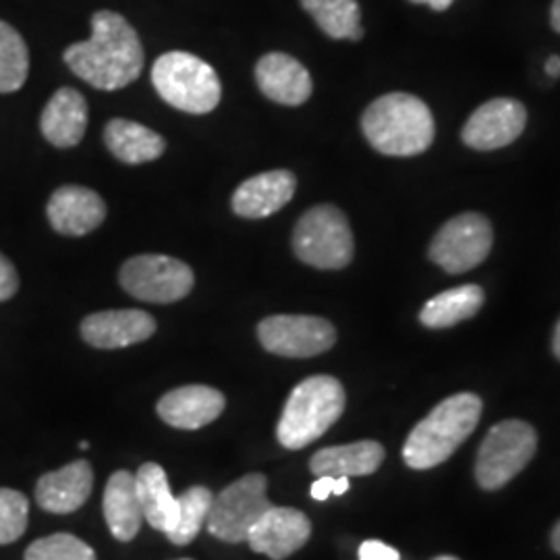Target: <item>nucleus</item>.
Masks as SVG:
<instances>
[{
	"label": "nucleus",
	"instance_id": "f257e3e1",
	"mask_svg": "<svg viewBox=\"0 0 560 560\" xmlns=\"http://www.w3.org/2000/svg\"><path fill=\"white\" fill-rule=\"evenodd\" d=\"M67 67L96 90L117 92L141 75L143 48L133 25L115 11L92 18V38L65 50Z\"/></svg>",
	"mask_w": 560,
	"mask_h": 560
},
{
	"label": "nucleus",
	"instance_id": "f03ea898",
	"mask_svg": "<svg viewBox=\"0 0 560 560\" xmlns=\"http://www.w3.org/2000/svg\"><path fill=\"white\" fill-rule=\"evenodd\" d=\"M363 136L384 156H418L434 141V117L418 96L393 92L372 102L361 117Z\"/></svg>",
	"mask_w": 560,
	"mask_h": 560
},
{
	"label": "nucleus",
	"instance_id": "7ed1b4c3",
	"mask_svg": "<svg viewBox=\"0 0 560 560\" xmlns=\"http://www.w3.org/2000/svg\"><path fill=\"white\" fill-rule=\"evenodd\" d=\"M480 418L481 399L474 393L442 400L411 430L402 446V459L420 471L441 465L471 436Z\"/></svg>",
	"mask_w": 560,
	"mask_h": 560
},
{
	"label": "nucleus",
	"instance_id": "20e7f679",
	"mask_svg": "<svg viewBox=\"0 0 560 560\" xmlns=\"http://www.w3.org/2000/svg\"><path fill=\"white\" fill-rule=\"evenodd\" d=\"M345 388L332 376L300 382L284 402L277 439L284 448L300 451L322 439L345 411Z\"/></svg>",
	"mask_w": 560,
	"mask_h": 560
},
{
	"label": "nucleus",
	"instance_id": "39448f33",
	"mask_svg": "<svg viewBox=\"0 0 560 560\" xmlns=\"http://www.w3.org/2000/svg\"><path fill=\"white\" fill-rule=\"evenodd\" d=\"M152 83L162 101L183 113L208 115L221 102L222 85L214 67L191 52L162 55L152 67Z\"/></svg>",
	"mask_w": 560,
	"mask_h": 560
},
{
	"label": "nucleus",
	"instance_id": "423d86ee",
	"mask_svg": "<svg viewBox=\"0 0 560 560\" xmlns=\"http://www.w3.org/2000/svg\"><path fill=\"white\" fill-rule=\"evenodd\" d=\"M293 249L303 264L320 270L349 266L355 243L347 217L335 206H314L301 217L293 231Z\"/></svg>",
	"mask_w": 560,
	"mask_h": 560
},
{
	"label": "nucleus",
	"instance_id": "0eeeda50",
	"mask_svg": "<svg viewBox=\"0 0 560 560\" xmlns=\"http://www.w3.org/2000/svg\"><path fill=\"white\" fill-rule=\"evenodd\" d=\"M538 448L536 430L521 420L497 423L481 442L476 460V480L483 490H501L534 459Z\"/></svg>",
	"mask_w": 560,
	"mask_h": 560
},
{
	"label": "nucleus",
	"instance_id": "6e6552de",
	"mask_svg": "<svg viewBox=\"0 0 560 560\" xmlns=\"http://www.w3.org/2000/svg\"><path fill=\"white\" fill-rule=\"evenodd\" d=\"M268 480L261 474H247L214 497L208 513V532L222 541H247L252 527L272 506L268 501Z\"/></svg>",
	"mask_w": 560,
	"mask_h": 560
},
{
	"label": "nucleus",
	"instance_id": "1a4fd4ad",
	"mask_svg": "<svg viewBox=\"0 0 560 560\" xmlns=\"http://www.w3.org/2000/svg\"><path fill=\"white\" fill-rule=\"evenodd\" d=\"M120 287L136 300L148 303H175L194 289V270L185 261L143 254L125 261L119 272Z\"/></svg>",
	"mask_w": 560,
	"mask_h": 560
},
{
	"label": "nucleus",
	"instance_id": "9d476101",
	"mask_svg": "<svg viewBox=\"0 0 560 560\" xmlns=\"http://www.w3.org/2000/svg\"><path fill=\"white\" fill-rule=\"evenodd\" d=\"M492 226L486 217L465 212L446 222L430 245V260L448 275L474 270L492 249Z\"/></svg>",
	"mask_w": 560,
	"mask_h": 560
},
{
	"label": "nucleus",
	"instance_id": "9b49d317",
	"mask_svg": "<svg viewBox=\"0 0 560 560\" xmlns=\"http://www.w3.org/2000/svg\"><path fill=\"white\" fill-rule=\"evenodd\" d=\"M261 347L280 358H316L337 342L335 326L318 316H270L258 324Z\"/></svg>",
	"mask_w": 560,
	"mask_h": 560
},
{
	"label": "nucleus",
	"instance_id": "f8f14e48",
	"mask_svg": "<svg viewBox=\"0 0 560 560\" xmlns=\"http://www.w3.org/2000/svg\"><path fill=\"white\" fill-rule=\"evenodd\" d=\"M527 110L513 98H494L481 104L463 127V141L474 150H499L520 138Z\"/></svg>",
	"mask_w": 560,
	"mask_h": 560
},
{
	"label": "nucleus",
	"instance_id": "ddd939ff",
	"mask_svg": "<svg viewBox=\"0 0 560 560\" xmlns=\"http://www.w3.org/2000/svg\"><path fill=\"white\" fill-rule=\"evenodd\" d=\"M312 536V521L291 506H270L252 527L247 544L254 552L282 560L301 550Z\"/></svg>",
	"mask_w": 560,
	"mask_h": 560
},
{
	"label": "nucleus",
	"instance_id": "4468645a",
	"mask_svg": "<svg viewBox=\"0 0 560 560\" xmlns=\"http://www.w3.org/2000/svg\"><path fill=\"white\" fill-rule=\"evenodd\" d=\"M52 229L65 237H83L106 219V203L94 189L80 185L59 187L46 206Z\"/></svg>",
	"mask_w": 560,
	"mask_h": 560
},
{
	"label": "nucleus",
	"instance_id": "2eb2a0df",
	"mask_svg": "<svg viewBox=\"0 0 560 560\" xmlns=\"http://www.w3.org/2000/svg\"><path fill=\"white\" fill-rule=\"evenodd\" d=\"M156 320L141 310H108L81 322V337L96 349H125L150 339Z\"/></svg>",
	"mask_w": 560,
	"mask_h": 560
},
{
	"label": "nucleus",
	"instance_id": "dca6fc26",
	"mask_svg": "<svg viewBox=\"0 0 560 560\" xmlns=\"http://www.w3.org/2000/svg\"><path fill=\"white\" fill-rule=\"evenodd\" d=\"M298 180L289 171H268L243 180L233 194V212L241 219L258 221L282 210L295 196Z\"/></svg>",
	"mask_w": 560,
	"mask_h": 560
},
{
	"label": "nucleus",
	"instance_id": "f3484780",
	"mask_svg": "<svg viewBox=\"0 0 560 560\" xmlns=\"http://www.w3.org/2000/svg\"><path fill=\"white\" fill-rule=\"evenodd\" d=\"M224 405L226 399L221 390L203 384H191L166 393L159 400L156 411L173 428L200 430L221 418Z\"/></svg>",
	"mask_w": 560,
	"mask_h": 560
},
{
	"label": "nucleus",
	"instance_id": "a211bd4d",
	"mask_svg": "<svg viewBox=\"0 0 560 560\" xmlns=\"http://www.w3.org/2000/svg\"><path fill=\"white\" fill-rule=\"evenodd\" d=\"M94 488V471L85 459L73 460L62 469L44 474L36 483V502L42 511L67 515L81 509Z\"/></svg>",
	"mask_w": 560,
	"mask_h": 560
},
{
	"label": "nucleus",
	"instance_id": "6ab92c4d",
	"mask_svg": "<svg viewBox=\"0 0 560 560\" xmlns=\"http://www.w3.org/2000/svg\"><path fill=\"white\" fill-rule=\"evenodd\" d=\"M256 81L266 98L282 106H301L314 90L310 71L300 60L282 52H270L258 60Z\"/></svg>",
	"mask_w": 560,
	"mask_h": 560
},
{
	"label": "nucleus",
	"instance_id": "aec40b11",
	"mask_svg": "<svg viewBox=\"0 0 560 560\" xmlns=\"http://www.w3.org/2000/svg\"><path fill=\"white\" fill-rule=\"evenodd\" d=\"M40 129L57 148L78 145L88 129V102L78 90L60 88L44 106Z\"/></svg>",
	"mask_w": 560,
	"mask_h": 560
},
{
	"label": "nucleus",
	"instance_id": "412c9836",
	"mask_svg": "<svg viewBox=\"0 0 560 560\" xmlns=\"http://www.w3.org/2000/svg\"><path fill=\"white\" fill-rule=\"evenodd\" d=\"M384 457L386 453L381 442H351L342 446L322 448L310 460V469L314 476H335V478L370 476L381 469Z\"/></svg>",
	"mask_w": 560,
	"mask_h": 560
},
{
	"label": "nucleus",
	"instance_id": "4be33fe9",
	"mask_svg": "<svg viewBox=\"0 0 560 560\" xmlns=\"http://www.w3.org/2000/svg\"><path fill=\"white\" fill-rule=\"evenodd\" d=\"M104 520L110 534L119 541H131L140 532V497L136 488V476L129 471H115L104 490Z\"/></svg>",
	"mask_w": 560,
	"mask_h": 560
},
{
	"label": "nucleus",
	"instance_id": "5701e85b",
	"mask_svg": "<svg viewBox=\"0 0 560 560\" xmlns=\"http://www.w3.org/2000/svg\"><path fill=\"white\" fill-rule=\"evenodd\" d=\"M136 488L143 520L166 536L177 520V497L171 492L166 471L159 463H143L136 474Z\"/></svg>",
	"mask_w": 560,
	"mask_h": 560
},
{
	"label": "nucleus",
	"instance_id": "b1692460",
	"mask_svg": "<svg viewBox=\"0 0 560 560\" xmlns=\"http://www.w3.org/2000/svg\"><path fill=\"white\" fill-rule=\"evenodd\" d=\"M104 143L125 164L156 161L166 150V141L156 131L127 119H113L104 127Z\"/></svg>",
	"mask_w": 560,
	"mask_h": 560
},
{
	"label": "nucleus",
	"instance_id": "393cba45",
	"mask_svg": "<svg viewBox=\"0 0 560 560\" xmlns=\"http://www.w3.org/2000/svg\"><path fill=\"white\" fill-rule=\"evenodd\" d=\"M483 305V291L478 284H463L442 291L428 301L420 312V322L428 328H451L474 318Z\"/></svg>",
	"mask_w": 560,
	"mask_h": 560
},
{
	"label": "nucleus",
	"instance_id": "a878e982",
	"mask_svg": "<svg viewBox=\"0 0 560 560\" xmlns=\"http://www.w3.org/2000/svg\"><path fill=\"white\" fill-rule=\"evenodd\" d=\"M322 32L332 40H361V11L358 0H301Z\"/></svg>",
	"mask_w": 560,
	"mask_h": 560
},
{
	"label": "nucleus",
	"instance_id": "bb28decb",
	"mask_svg": "<svg viewBox=\"0 0 560 560\" xmlns=\"http://www.w3.org/2000/svg\"><path fill=\"white\" fill-rule=\"evenodd\" d=\"M212 501H214V494L206 486H194L185 490L180 497H177V520L173 529L166 534V538L177 546H185L196 540L201 527L208 521Z\"/></svg>",
	"mask_w": 560,
	"mask_h": 560
},
{
	"label": "nucleus",
	"instance_id": "cd10ccee",
	"mask_svg": "<svg viewBox=\"0 0 560 560\" xmlns=\"http://www.w3.org/2000/svg\"><path fill=\"white\" fill-rule=\"evenodd\" d=\"M30 73V52L20 32L0 21V94H13L23 88Z\"/></svg>",
	"mask_w": 560,
	"mask_h": 560
},
{
	"label": "nucleus",
	"instance_id": "c85d7f7f",
	"mask_svg": "<svg viewBox=\"0 0 560 560\" xmlns=\"http://www.w3.org/2000/svg\"><path fill=\"white\" fill-rule=\"evenodd\" d=\"M23 560H96V552L90 544L71 534H52L32 541Z\"/></svg>",
	"mask_w": 560,
	"mask_h": 560
},
{
	"label": "nucleus",
	"instance_id": "c756f323",
	"mask_svg": "<svg viewBox=\"0 0 560 560\" xmlns=\"http://www.w3.org/2000/svg\"><path fill=\"white\" fill-rule=\"evenodd\" d=\"M30 502L11 488H0V546L20 540L27 529Z\"/></svg>",
	"mask_w": 560,
	"mask_h": 560
},
{
	"label": "nucleus",
	"instance_id": "7c9ffc66",
	"mask_svg": "<svg viewBox=\"0 0 560 560\" xmlns=\"http://www.w3.org/2000/svg\"><path fill=\"white\" fill-rule=\"evenodd\" d=\"M349 490V478H335V476H318V480L312 483V499L314 501H326L328 497H340Z\"/></svg>",
	"mask_w": 560,
	"mask_h": 560
},
{
	"label": "nucleus",
	"instance_id": "2f4dec72",
	"mask_svg": "<svg viewBox=\"0 0 560 560\" xmlns=\"http://www.w3.org/2000/svg\"><path fill=\"white\" fill-rule=\"evenodd\" d=\"M18 289H20V275L13 261L0 254V303L15 298Z\"/></svg>",
	"mask_w": 560,
	"mask_h": 560
},
{
	"label": "nucleus",
	"instance_id": "473e14b6",
	"mask_svg": "<svg viewBox=\"0 0 560 560\" xmlns=\"http://www.w3.org/2000/svg\"><path fill=\"white\" fill-rule=\"evenodd\" d=\"M360 560H400V555L384 541L368 540L360 546Z\"/></svg>",
	"mask_w": 560,
	"mask_h": 560
},
{
	"label": "nucleus",
	"instance_id": "72a5a7b5",
	"mask_svg": "<svg viewBox=\"0 0 560 560\" xmlns=\"http://www.w3.org/2000/svg\"><path fill=\"white\" fill-rule=\"evenodd\" d=\"M411 2H416V4H428V7L434 9V11H446L455 0H411Z\"/></svg>",
	"mask_w": 560,
	"mask_h": 560
},
{
	"label": "nucleus",
	"instance_id": "f704fd0d",
	"mask_svg": "<svg viewBox=\"0 0 560 560\" xmlns=\"http://www.w3.org/2000/svg\"><path fill=\"white\" fill-rule=\"evenodd\" d=\"M546 71H548V75H552V78H559L560 57H550V59H548V62H546Z\"/></svg>",
	"mask_w": 560,
	"mask_h": 560
},
{
	"label": "nucleus",
	"instance_id": "c9c22d12",
	"mask_svg": "<svg viewBox=\"0 0 560 560\" xmlns=\"http://www.w3.org/2000/svg\"><path fill=\"white\" fill-rule=\"evenodd\" d=\"M550 21H552V27L560 34V0L552 2V11H550Z\"/></svg>",
	"mask_w": 560,
	"mask_h": 560
},
{
	"label": "nucleus",
	"instance_id": "e433bc0d",
	"mask_svg": "<svg viewBox=\"0 0 560 560\" xmlns=\"http://www.w3.org/2000/svg\"><path fill=\"white\" fill-rule=\"evenodd\" d=\"M550 540H552V548H555V550L560 555V521L555 525V529H552V538H550Z\"/></svg>",
	"mask_w": 560,
	"mask_h": 560
},
{
	"label": "nucleus",
	"instance_id": "4c0bfd02",
	"mask_svg": "<svg viewBox=\"0 0 560 560\" xmlns=\"http://www.w3.org/2000/svg\"><path fill=\"white\" fill-rule=\"evenodd\" d=\"M552 349H555V355L560 360V320L555 328V339H552Z\"/></svg>",
	"mask_w": 560,
	"mask_h": 560
},
{
	"label": "nucleus",
	"instance_id": "58836bf2",
	"mask_svg": "<svg viewBox=\"0 0 560 560\" xmlns=\"http://www.w3.org/2000/svg\"><path fill=\"white\" fill-rule=\"evenodd\" d=\"M80 448H81V451H88V448H90V442L81 441L80 442Z\"/></svg>",
	"mask_w": 560,
	"mask_h": 560
},
{
	"label": "nucleus",
	"instance_id": "ea45409f",
	"mask_svg": "<svg viewBox=\"0 0 560 560\" xmlns=\"http://www.w3.org/2000/svg\"><path fill=\"white\" fill-rule=\"evenodd\" d=\"M434 560H459V559H455V557H439V559H434Z\"/></svg>",
	"mask_w": 560,
	"mask_h": 560
},
{
	"label": "nucleus",
	"instance_id": "a19ab883",
	"mask_svg": "<svg viewBox=\"0 0 560 560\" xmlns=\"http://www.w3.org/2000/svg\"><path fill=\"white\" fill-rule=\"evenodd\" d=\"M179 560H191V559H179Z\"/></svg>",
	"mask_w": 560,
	"mask_h": 560
}]
</instances>
